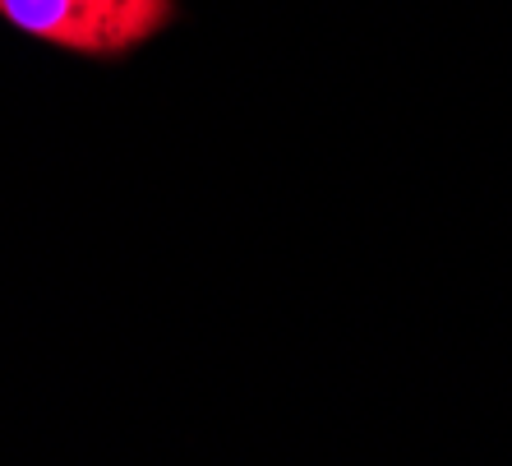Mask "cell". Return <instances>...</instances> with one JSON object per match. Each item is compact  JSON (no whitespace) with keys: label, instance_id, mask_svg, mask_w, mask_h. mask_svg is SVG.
Returning a JSON list of instances; mask_svg holds the SVG:
<instances>
[{"label":"cell","instance_id":"1","mask_svg":"<svg viewBox=\"0 0 512 466\" xmlns=\"http://www.w3.org/2000/svg\"><path fill=\"white\" fill-rule=\"evenodd\" d=\"M0 19L60 51L120 60L176 24L180 5L176 0H0Z\"/></svg>","mask_w":512,"mask_h":466}]
</instances>
